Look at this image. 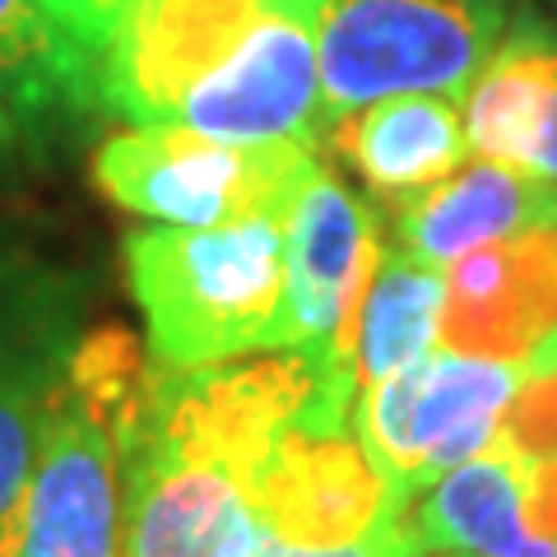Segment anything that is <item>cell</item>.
<instances>
[{"label":"cell","instance_id":"24","mask_svg":"<svg viewBox=\"0 0 557 557\" xmlns=\"http://www.w3.org/2000/svg\"><path fill=\"white\" fill-rule=\"evenodd\" d=\"M544 5H548V10H553V14H557V0H544Z\"/></svg>","mask_w":557,"mask_h":557},{"label":"cell","instance_id":"10","mask_svg":"<svg viewBox=\"0 0 557 557\" xmlns=\"http://www.w3.org/2000/svg\"><path fill=\"white\" fill-rule=\"evenodd\" d=\"M256 502L265 534L293 548L362 544V539L391 530L399 511L395 487L362 450L354 428L317 437L298 423L274 442L265 469H260Z\"/></svg>","mask_w":557,"mask_h":557},{"label":"cell","instance_id":"2","mask_svg":"<svg viewBox=\"0 0 557 557\" xmlns=\"http://www.w3.org/2000/svg\"><path fill=\"white\" fill-rule=\"evenodd\" d=\"M149 376L153 358L121 325L70 344L38 460L0 516V557H121Z\"/></svg>","mask_w":557,"mask_h":557},{"label":"cell","instance_id":"12","mask_svg":"<svg viewBox=\"0 0 557 557\" xmlns=\"http://www.w3.org/2000/svg\"><path fill=\"white\" fill-rule=\"evenodd\" d=\"M479 159L557 186V24L525 5L460 98Z\"/></svg>","mask_w":557,"mask_h":557},{"label":"cell","instance_id":"13","mask_svg":"<svg viewBox=\"0 0 557 557\" xmlns=\"http://www.w3.org/2000/svg\"><path fill=\"white\" fill-rule=\"evenodd\" d=\"M325 149L354 168V177L376 200V214L386 219L395 209L423 200L465 163L469 139L460 98L395 94L368 102V108L330 121Z\"/></svg>","mask_w":557,"mask_h":557},{"label":"cell","instance_id":"19","mask_svg":"<svg viewBox=\"0 0 557 557\" xmlns=\"http://www.w3.org/2000/svg\"><path fill=\"white\" fill-rule=\"evenodd\" d=\"M525 516L534 534L557 553V456L525 460Z\"/></svg>","mask_w":557,"mask_h":557},{"label":"cell","instance_id":"14","mask_svg":"<svg viewBox=\"0 0 557 557\" xmlns=\"http://www.w3.org/2000/svg\"><path fill=\"white\" fill-rule=\"evenodd\" d=\"M395 539L405 557H557L525 516V460L502 442L479 450L474 460L446 469L409 502H399Z\"/></svg>","mask_w":557,"mask_h":557},{"label":"cell","instance_id":"8","mask_svg":"<svg viewBox=\"0 0 557 557\" xmlns=\"http://www.w3.org/2000/svg\"><path fill=\"white\" fill-rule=\"evenodd\" d=\"M381 251V214L321 159L284 209V302L274 354L335 358Z\"/></svg>","mask_w":557,"mask_h":557},{"label":"cell","instance_id":"17","mask_svg":"<svg viewBox=\"0 0 557 557\" xmlns=\"http://www.w3.org/2000/svg\"><path fill=\"white\" fill-rule=\"evenodd\" d=\"M65 354H70V339L33 348V354L0 368V516L20 497L28 469L38 460Z\"/></svg>","mask_w":557,"mask_h":557},{"label":"cell","instance_id":"6","mask_svg":"<svg viewBox=\"0 0 557 557\" xmlns=\"http://www.w3.org/2000/svg\"><path fill=\"white\" fill-rule=\"evenodd\" d=\"M520 386L511 362L432 348L428 358L376 381L354 405V437L386 474L399 502L423 493L446 469L497 442L502 413Z\"/></svg>","mask_w":557,"mask_h":557},{"label":"cell","instance_id":"3","mask_svg":"<svg viewBox=\"0 0 557 557\" xmlns=\"http://www.w3.org/2000/svg\"><path fill=\"white\" fill-rule=\"evenodd\" d=\"M126 284L159 368H219L274 354L284 302V214L219 228L126 233Z\"/></svg>","mask_w":557,"mask_h":557},{"label":"cell","instance_id":"20","mask_svg":"<svg viewBox=\"0 0 557 557\" xmlns=\"http://www.w3.org/2000/svg\"><path fill=\"white\" fill-rule=\"evenodd\" d=\"M61 339L65 335H51L47 325L28 321V311H10L5 298H0V368L33 354V348H47V344H61Z\"/></svg>","mask_w":557,"mask_h":557},{"label":"cell","instance_id":"4","mask_svg":"<svg viewBox=\"0 0 557 557\" xmlns=\"http://www.w3.org/2000/svg\"><path fill=\"white\" fill-rule=\"evenodd\" d=\"M530 0H317L325 121L395 94L465 98Z\"/></svg>","mask_w":557,"mask_h":557},{"label":"cell","instance_id":"11","mask_svg":"<svg viewBox=\"0 0 557 557\" xmlns=\"http://www.w3.org/2000/svg\"><path fill=\"white\" fill-rule=\"evenodd\" d=\"M557 335V228H530L446 265L442 348L525 368Z\"/></svg>","mask_w":557,"mask_h":557},{"label":"cell","instance_id":"16","mask_svg":"<svg viewBox=\"0 0 557 557\" xmlns=\"http://www.w3.org/2000/svg\"><path fill=\"white\" fill-rule=\"evenodd\" d=\"M0 102L20 121L24 139L70 116L102 112L98 75L57 38L33 0H0Z\"/></svg>","mask_w":557,"mask_h":557},{"label":"cell","instance_id":"15","mask_svg":"<svg viewBox=\"0 0 557 557\" xmlns=\"http://www.w3.org/2000/svg\"><path fill=\"white\" fill-rule=\"evenodd\" d=\"M530 228H557V186L479 153L423 200L386 214V237L432 270Z\"/></svg>","mask_w":557,"mask_h":557},{"label":"cell","instance_id":"7","mask_svg":"<svg viewBox=\"0 0 557 557\" xmlns=\"http://www.w3.org/2000/svg\"><path fill=\"white\" fill-rule=\"evenodd\" d=\"M172 126L228 145L325 149L317 0H270L233 57L182 98Z\"/></svg>","mask_w":557,"mask_h":557},{"label":"cell","instance_id":"1","mask_svg":"<svg viewBox=\"0 0 557 557\" xmlns=\"http://www.w3.org/2000/svg\"><path fill=\"white\" fill-rule=\"evenodd\" d=\"M302 354H251L219 368L153 362L126 469L121 557H260V469L311 399Z\"/></svg>","mask_w":557,"mask_h":557},{"label":"cell","instance_id":"9","mask_svg":"<svg viewBox=\"0 0 557 557\" xmlns=\"http://www.w3.org/2000/svg\"><path fill=\"white\" fill-rule=\"evenodd\" d=\"M270 0H135L98 70V108L172 126L182 98L242 47Z\"/></svg>","mask_w":557,"mask_h":557},{"label":"cell","instance_id":"23","mask_svg":"<svg viewBox=\"0 0 557 557\" xmlns=\"http://www.w3.org/2000/svg\"><path fill=\"white\" fill-rule=\"evenodd\" d=\"M423 557H479V553H423Z\"/></svg>","mask_w":557,"mask_h":557},{"label":"cell","instance_id":"22","mask_svg":"<svg viewBox=\"0 0 557 557\" xmlns=\"http://www.w3.org/2000/svg\"><path fill=\"white\" fill-rule=\"evenodd\" d=\"M24 145H28V139H24V131H20V121H14L10 108L0 102V172H5L14 159H20Z\"/></svg>","mask_w":557,"mask_h":557},{"label":"cell","instance_id":"21","mask_svg":"<svg viewBox=\"0 0 557 557\" xmlns=\"http://www.w3.org/2000/svg\"><path fill=\"white\" fill-rule=\"evenodd\" d=\"M260 557H405V548H399L395 520H391V530L362 539V544H339V548H293V544H278V539H265Z\"/></svg>","mask_w":557,"mask_h":557},{"label":"cell","instance_id":"18","mask_svg":"<svg viewBox=\"0 0 557 557\" xmlns=\"http://www.w3.org/2000/svg\"><path fill=\"white\" fill-rule=\"evenodd\" d=\"M33 5L57 28V38L98 75L135 0H33Z\"/></svg>","mask_w":557,"mask_h":557},{"label":"cell","instance_id":"5","mask_svg":"<svg viewBox=\"0 0 557 557\" xmlns=\"http://www.w3.org/2000/svg\"><path fill=\"white\" fill-rule=\"evenodd\" d=\"M321 149L228 145L186 126H126L94 153V186L135 219L163 228L284 214Z\"/></svg>","mask_w":557,"mask_h":557}]
</instances>
